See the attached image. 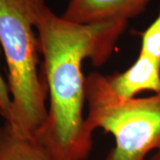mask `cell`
<instances>
[{"label": "cell", "instance_id": "cell-1", "mask_svg": "<svg viewBox=\"0 0 160 160\" xmlns=\"http://www.w3.org/2000/svg\"><path fill=\"white\" fill-rule=\"evenodd\" d=\"M128 21L77 24L41 6L36 30L44 58L43 73L50 104L36 138L60 160H86L92 149V132L84 117L86 78L83 62H106Z\"/></svg>", "mask_w": 160, "mask_h": 160}, {"label": "cell", "instance_id": "cell-2", "mask_svg": "<svg viewBox=\"0 0 160 160\" xmlns=\"http://www.w3.org/2000/svg\"><path fill=\"white\" fill-rule=\"evenodd\" d=\"M45 0H0V46L6 57L15 130L34 134L44 124L48 89L41 73L36 22Z\"/></svg>", "mask_w": 160, "mask_h": 160}, {"label": "cell", "instance_id": "cell-3", "mask_svg": "<svg viewBox=\"0 0 160 160\" xmlns=\"http://www.w3.org/2000/svg\"><path fill=\"white\" fill-rule=\"evenodd\" d=\"M85 92L88 128H102L115 139L105 160H145L150 151L160 150V92L125 99L99 72L86 77Z\"/></svg>", "mask_w": 160, "mask_h": 160}, {"label": "cell", "instance_id": "cell-4", "mask_svg": "<svg viewBox=\"0 0 160 160\" xmlns=\"http://www.w3.org/2000/svg\"><path fill=\"white\" fill-rule=\"evenodd\" d=\"M150 0H70L62 17L77 24H94L140 15Z\"/></svg>", "mask_w": 160, "mask_h": 160}, {"label": "cell", "instance_id": "cell-5", "mask_svg": "<svg viewBox=\"0 0 160 160\" xmlns=\"http://www.w3.org/2000/svg\"><path fill=\"white\" fill-rule=\"evenodd\" d=\"M110 88L120 97L132 99L143 91L160 92V62L139 53L129 69L107 77Z\"/></svg>", "mask_w": 160, "mask_h": 160}, {"label": "cell", "instance_id": "cell-6", "mask_svg": "<svg viewBox=\"0 0 160 160\" xmlns=\"http://www.w3.org/2000/svg\"><path fill=\"white\" fill-rule=\"evenodd\" d=\"M0 160H60L36 138L12 127L0 126Z\"/></svg>", "mask_w": 160, "mask_h": 160}, {"label": "cell", "instance_id": "cell-7", "mask_svg": "<svg viewBox=\"0 0 160 160\" xmlns=\"http://www.w3.org/2000/svg\"><path fill=\"white\" fill-rule=\"evenodd\" d=\"M140 53L160 62V9L154 22L142 35Z\"/></svg>", "mask_w": 160, "mask_h": 160}, {"label": "cell", "instance_id": "cell-8", "mask_svg": "<svg viewBox=\"0 0 160 160\" xmlns=\"http://www.w3.org/2000/svg\"><path fill=\"white\" fill-rule=\"evenodd\" d=\"M12 97L9 87L0 73V115L5 118L6 122H8L11 118Z\"/></svg>", "mask_w": 160, "mask_h": 160}, {"label": "cell", "instance_id": "cell-9", "mask_svg": "<svg viewBox=\"0 0 160 160\" xmlns=\"http://www.w3.org/2000/svg\"><path fill=\"white\" fill-rule=\"evenodd\" d=\"M150 160H160V150H158V151L153 155V157L150 158Z\"/></svg>", "mask_w": 160, "mask_h": 160}]
</instances>
